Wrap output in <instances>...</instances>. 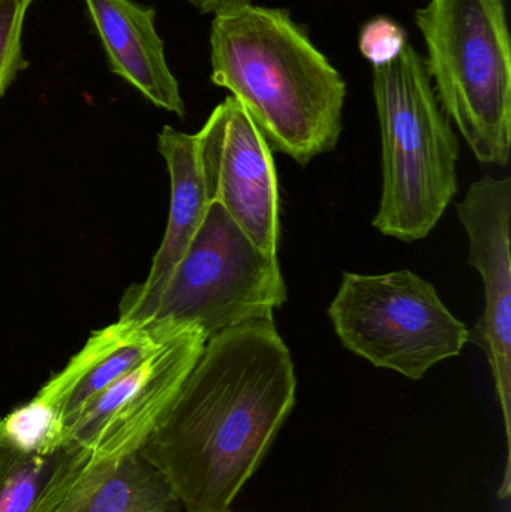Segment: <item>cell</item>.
Listing matches in <instances>:
<instances>
[{"label":"cell","mask_w":511,"mask_h":512,"mask_svg":"<svg viewBox=\"0 0 511 512\" xmlns=\"http://www.w3.org/2000/svg\"><path fill=\"white\" fill-rule=\"evenodd\" d=\"M296 370L273 319L209 337L140 453L185 512H227L296 403Z\"/></svg>","instance_id":"cell-1"},{"label":"cell","mask_w":511,"mask_h":512,"mask_svg":"<svg viewBox=\"0 0 511 512\" xmlns=\"http://www.w3.org/2000/svg\"><path fill=\"white\" fill-rule=\"evenodd\" d=\"M212 81L240 102L273 153L300 165L333 152L347 83L285 9L240 3L213 14Z\"/></svg>","instance_id":"cell-2"},{"label":"cell","mask_w":511,"mask_h":512,"mask_svg":"<svg viewBox=\"0 0 511 512\" xmlns=\"http://www.w3.org/2000/svg\"><path fill=\"white\" fill-rule=\"evenodd\" d=\"M383 192L372 225L405 243L426 239L458 194L459 140L441 110L425 57L411 44L374 68Z\"/></svg>","instance_id":"cell-3"},{"label":"cell","mask_w":511,"mask_h":512,"mask_svg":"<svg viewBox=\"0 0 511 512\" xmlns=\"http://www.w3.org/2000/svg\"><path fill=\"white\" fill-rule=\"evenodd\" d=\"M416 23L438 104L477 161L507 167L511 51L504 0H431Z\"/></svg>","instance_id":"cell-4"},{"label":"cell","mask_w":511,"mask_h":512,"mask_svg":"<svg viewBox=\"0 0 511 512\" xmlns=\"http://www.w3.org/2000/svg\"><path fill=\"white\" fill-rule=\"evenodd\" d=\"M327 313L348 351L413 381L470 342L434 285L410 270L342 274Z\"/></svg>","instance_id":"cell-5"},{"label":"cell","mask_w":511,"mask_h":512,"mask_svg":"<svg viewBox=\"0 0 511 512\" xmlns=\"http://www.w3.org/2000/svg\"><path fill=\"white\" fill-rule=\"evenodd\" d=\"M285 303L287 285L278 256L261 252L212 203L146 319L197 328L207 340L246 322L273 319Z\"/></svg>","instance_id":"cell-6"},{"label":"cell","mask_w":511,"mask_h":512,"mask_svg":"<svg viewBox=\"0 0 511 512\" xmlns=\"http://www.w3.org/2000/svg\"><path fill=\"white\" fill-rule=\"evenodd\" d=\"M198 164L207 203H216L249 240L278 256L279 191L269 144L233 96L197 132Z\"/></svg>","instance_id":"cell-7"},{"label":"cell","mask_w":511,"mask_h":512,"mask_svg":"<svg viewBox=\"0 0 511 512\" xmlns=\"http://www.w3.org/2000/svg\"><path fill=\"white\" fill-rule=\"evenodd\" d=\"M204 345L206 337L197 328H183L137 369L99 394L68 427L69 438L92 451V463L113 466L140 451Z\"/></svg>","instance_id":"cell-8"},{"label":"cell","mask_w":511,"mask_h":512,"mask_svg":"<svg viewBox=\"0 0 511 512\" xmlns=\"http://www.w3.org/2000/svg\"><path fill=\"white\" fill-rule=\"evenodd\" d=\"M470 240L468 261L485 286V310L470 342L485 351L503 411L507 445L511 409V179L485 176L474 182L458 204Z\"/></svg>","instance_id":"cell-9"},{"label":"cell","mask_w":511,"mask_h":512,"mask_svg":"<svg viewBox=\"0 0 511 512\" xmlns=\"http://www.w3.org/2000/svg\"><path fill=\"white\" fill-rule=\"evenodd\" d=\"M183 328L159 319L119 318L95 331L36 396L59 409L68 429L99 394L137 369Z\"/></svg>","instance_id":"cell-10"},{"label":"cell","mask_w":511,"mask_h":512,"mask_svg":"<svg viewBox=\"0 0 511 512\" xmlns=\"http://www.w3.org/2000/svg\"><path fill=\"white\" fill-rule=\"evenodd\" d=\"M158 150L165 159L171 180L167 230L153 258L149 276L140 285L128 289L120 301L119 318L122 319H146L150 307L200 230L209 207L198 164L197 135L164 126L158 135Z\"/></svg>","instance_id":"cell-11"},{"label":"cell","mask_w":511,"mask_h":512,"mask_svg":"<svg viewBox=\"0 0 511 512\" xmlns=\"http://www.w3.org/2000/svg\"><path fill=\"white\" fill-rule=\"evenodd\" d=\"M114 74L153 105L183 117L185 102L155 26V9L134 0H84Z\"/></svg>","instance_id":"cell-12"},{"label":"cell","mask_w":511,"mask_h":512,"mask_svg":"<svg viewBox=\"0 0 511 512\" xmlns=\"http://www.w3.org/2000/svg\"><path fill=\"white\" fill-rule=\"evenodd\" d=\"M92 451L69 438L48 451L15 444L0 418V512H71Z\"/></svg>","instance_id":"cell-13"},{"label":"cell","mask_w":511,"mask_h":512,"mask_svg":"<svg viewBox=\"0 0 511 512\" xmlns=\"http://www.w3.org/2000/svg\"><path fill=\"white\" fill-rule=\"evenodd\" d=\"M71 512H185L164 475L140 453L128 454L80 496Z\"/></svg>","instance_id":"cell-14"},{"label":"cell","mask_w":511,"mask_h":512,"mask_svg":"<svg viewBox=\"0 0 511 512\" xmlns=\"http://www.w3.org/2000/svg\"><path fill=\"white\" fill-rule=\"evenodd\" d=\"M2 424L9 438L26 450H53L69 439L59 409L38 396L9 412Z\"/></svg>","instance_id":"cell-15"},{"label":"cell","mask_w":511,"mask_h":512,"mask_svg":"<svg viewBox=\"0 0 511 512\" xmlns=\"http://www.w3.org/2000/svg\"><path fill=\"white\" fill-rule=\"evenodd\" d=\"M30 3L32 0L0 2V98L18 72L27 68L21 47V35Z\"/></svg>","instance_id":"cell-16"},{"label":"cell","mask_w":511,"mask_h":512,"mask_svg":"<svg viewBox=\"0 0 511 512\" xmlns=\"http://www.w3.org/2000/svg\"><path fill=\"white\" fill-rule=\"evenodd\" d=\"M407 44V30L387 17L372 18L360 30V51L374 68L398 59Z\"/></svg>","instance_id":"cell-17"},{"label":"cell","mask_w":511,"mask_h":512,"mask_svg":"<svg viewBox=\"0 0 511 512\" xmlns=\"http://www.w3.org/2000/svg\"><path fill=\"white\" fill-rule=\"evenodd\" d=\"M192 5L197 6L201 12H213L228 6L240 5V3H249L251 0H189Z\"/></svg>","instance_id":"cell-18"},{"label":"cell","mask_w":511,"mask_h":512,"mask_svg":"<svg viewBox=\"0 0 511 512\" xmlns=\"http://www.w3.org/2000/svg\"><path fill=\"white\" fill-rule=\"evenodd\" d=\"M0 2H2V0H0Z\"/></svg>","instance_id":"cell-19"},{"label":"cell","mask_w":511,"mask_h":512,"mask_svg":"<svg viewBox=\"0 0 511 512\" xmlns=\"http://www.w3.org/2000/svg\"><path fill=\"white\" fill-rule=\"evenodd\" d=\"M227 512H230V511H227Z\"/></svg>","instance_id":"cell-20"}]
</instances>
